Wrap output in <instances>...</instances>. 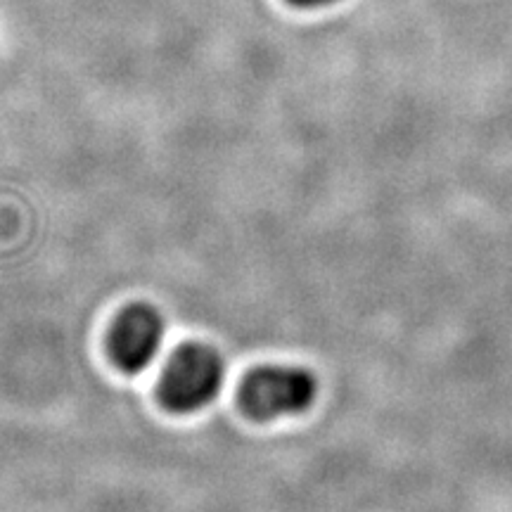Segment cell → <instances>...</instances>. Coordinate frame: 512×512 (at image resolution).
I'll list each match as a JSON object with an SVG mask.
<instances>
[{"label":"cell","mask_w":512,"mask_h":512,"mask_svg":"<svg viewBox=\"0 0 512 512\" xmlns=\"http://www.w3.org/2000/svg\"><path fill=\"white\" fill-rule=\"evenodd\" d=\"M238 399L256 422L302 415L318 399V377L299 366H261L242 380Z\"/></svg>","instance_id":"cell-2"},{"label":"cell","mask_w":512,"mask_h":512,"mask_svg":"<svg viewBox=\"0 0 512 512\" xmlns=\"http://www.w3.org/2000/svg\"><path fill=\"white\" fill-rule=\"evenodd\" d=\"M223 380H226V361L211 344H183L166 363L159 377V401L166 411L190 415L216 401Z\"/></svg>","instance_id":"cell-1"},{"label":"cell","mask_w":512,"mask_h":512,"mask_svg":"<svg viewBox=\"0 0 512 512\" xmlns=\"http://www.w3.org/2000/svg\"><path fill=\"white\" fill-rule=\"evenodd\" d=\"M166 323L162 311L152 304L138 302L124 309L114 320L110 339V356L121 373L138 375L155 363L164 344Z\"/></svg>","instance_id":"cell-3"},{"label":"cell","mask_w":512,"mask_h":512,"mask_svg":"<svg viewBox=\"0 0 512 512\" xmlns=\"http://www.w3.org/2000/svg\"><path fill=\"white\" fill-rule=\"evenodd\" d=\"M287 3L297 5V8H320V5L337 3V0H287Z\"/></svg>","instance_id":"cell-4"}]
</instances>
